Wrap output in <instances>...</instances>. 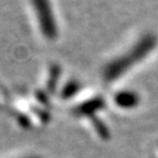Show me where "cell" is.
Returning <instances> with one entry per match:
<instances>
[{
    "instance_id": "7a4b0ae2",
    "label": "cell",
    "mask_w": 158,
    "mask_h": 158,
    "mask_svg": "<svg viewBox=\"0 0 158 158\" xmlns=\"http://www.w3.org/2000/svg\"><path fill=\"white\" fill-rule=\"evenodd\" d=\"M32 6L35 9L43 35L48 39H55L57 36V25L50 2L49 0H32Z\"/></svg>"
},
{
    "instance_id": "3957f363",
    "label": "cell",
    "mask_w": 158,
    "mask_h": 158,
    "mask_svg": "<svg viewBox=\"0 0 158 158\" xmlns=\"http://www.w3.org/2000/svg\"><path fill=\"white\" fill-rule=\"evenodd\" d=\"M116 103L121 107H133L138 103V97L132 92H121L116 96Z\"/></svg>"
},
{
    "instance_id": "5b68a950",
    "label": "cell",
    "mask_w": 158,
    "mask_h": 158,
    "mask_svg": "<svg viewBox=\"0 0 158 158\" xmlns=\"http://www.w3.org/2000/svg\"><path fill=\"white\" fill-rule=\"evenodd\" d=\"M76 91H77V85H76L75 82H70V84L67 85V87L65 89V91H64L62 96H65V97H69V96L73 95Z\"/></svg>"
},
{
    "instance_id": "6da1fadb",
    "label": "cell",
    "mask_w": 158,
    "mask_h": 158,
    "mask_svg": "<svg viewBox=\"0 0 158 158\" xmlns=\"http://www.w3.org/2000/svg\"><path fill=\"white\" fill-rule=\"evenodd\" d=\"M154 46H156L154 36L146 35L144 37H142L135 45V48H132L127 54L117 57L116 60H113L105 67L103 76L106 78V81L110 82L114 80V78H117L118 76H121L122 73H125L130 67H132L138 61L144 59Z\"/></svg>"
},
{
    "instance_id": "277c9868",
    "label": "cell",
    "mask_w": 158,
    "mask_h": 158,
    "mask_svg": "<svg viewBox=\"0 0 158 158\" xmlns=\"http://www.w3.org/2000/svg\"><path fill=\"white\" fill-rule=\"evenodd\" d=\"M101 106H103V102H102V100L97 98V100H92V101H90V102H87V103L81 105L80 107L76 110V112L82 113V114H84V113L87 114V113L95 112V111H96L98 107H101Z\"/></svg>"
}]
</instances>
